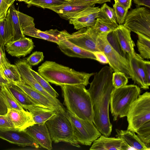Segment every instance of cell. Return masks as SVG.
I'll use <instances>...</instances> for the list:
<instances>
[{"instance_id":"6da1fadb","label":"cell","mask_w":150,"mask_h":150,"mask_svg":"<svg viewBox=\"0 0 150 150\" xmlns=\"http://www.w3.org/2000/svg\"><path fill=\"white\" fill-rule=\"evenodd\" d=\"M110 67L105 66L94 73L87 90L90 95L93 113V123L105 136L111 134L112 125L109 118V108L111 92L114 88L112 83L113 72Z\"/></svg>"},{"instance_id":"7a4b0ae2","label":"cell","mask_w":150,"mask_h":150,"mask_svg":"<svg viewBox=\"0 0 150 150\" xmlns=\"http://www.w3.org/2000/svg\"><path fill=\"white\" fill-rule=\"evenodd\" d=\"M38 72L49 83L60 86L83 84L87 86L94 73L77 71L55 62L46 61L39 67Z\"/></svg>"},{"instance_id":"3957f363","label":"cell","mask_w":150,"mask_h":150,"mask_svg":"<svg viewBox=\"0 0 150 150\" xmlns=\"http://www.w3.org/2000/svg\"><path fill=\"white\" fill-rule=\"evenodd\" d=\"M67 110L80 119L93 122V113L91 98L83 84L60 86Z\"/></svg>"},{"instance_id":"277c9868","label":"cell","mask_w":150,"mask_h":150,"mask_svg":"<svg viewBox=\"0 0 150 150\" xmlns=\"http://www.w3.org/2000/svg\"><path fill=\"white\" fill-rule=\"evenodd\" d=\"M140 88L134 84L126 85L112 90L111 94L110 111L114 121L127 116L130 107L137 98Z\"/></svg>"},{"instance_id":"5b68a950","label":"cell","mask_w":150,"mask_h":150,"mask_svg":"<svg viewBox=\"0 0 150 150\" xmlns=\"http://www.w3.org/2000/svg\"><path fill=\"white\" fill-rule=\"evenodd\" d=\"M45 124L52 141L55 143L63 142L80 147L74 139L72 125L66 110L57 112Z\"/></svg>"},{"instance_id":"8992f818","label":"cell","mask_w":150,"mask_h":150,"mask_svg":"<svg viewBox=\"0 0 150 150\" xmlns=\"http://www.w3.org/2000/svg\"><path fill=\"white\" fill-rule=\"evenodd\" d=\"M127 130L136 132L138 129L150 121V93L139 95L131 106L127 116Z\"/></svg>"},{"instance_id":"52a82bcc","label":"cell","mask_w":150,"mask_h":150,"mask_svg":"<svg viewBox=\"0 0 150 150\" xmlns=\"http://www.w3.org/2000/svg\"><path fill=\"white\" fill-rule=\"evenodd\" d=\"M108 33H99L96 40L97 49L105 53L114 71L123 72L128 79H132V73L128 59L121 55L109 44L107 39Z\"/></svg>"},{"instance_id":"ba28073f","label":"cell","mask_w":150,"mask_h":150,"mask_svg":"<svg viewBox=\"0 0 150 150\" xmlns=\"http://www.w3.org/2000/svg\"><path fill=\"white\" fill-rule=\"evenodd\" d=\"M66 111L72 125L74 139L79 144L91 146L101 135L92 122L80 119Z\"/></svg>"},{"instance_id":"9c48e42d","label":"cell","mask_w":150,"mask_h":150,"mask_svg":"<svg viewBox=\"0 0 150 150\" xmlns=\"http://www.w3.org/2000/svg\"><path fill=\"white\" fill-rule=\"evenodd\" d=\"M131 31L139 32L150 37V11L139 7L128 12L123 24Z\"/></svg>"},{"instance_id":"30bf717a","label":"cell","mask_w":150,"mask_h":150,"mask_svg":"<svg viewBox=\"0 0 150 150\" xmlns=\"http://www.w3.org/2000/svg\"><path fill=\"white\" fill-rule=\"evenodd\" d=\"M98 34L91 27L80 29L70 34L66 38L79 47L93 52L99 51L96 46V40Z\"/></svg>"},{"instance_id":"8fae6325","label":"cell","mask_w":150,"mask_h":150,"mask_svg":"<svg viewBox=\"0 0 150 150\" xmlns=\"http://www.w3.org/2000/svg\"><path fill=\"white\" fill-rule=\"evenodd\" d=\"M0 138L22 147L30 146L36 148L39 147L25 130H21L15 128L0 129Z\"/></svg>"},{"instance_id":"7c38bea8","label":"cell","mask_w":150,"mask_h":150,"mask_svg":"<svg viewBox=\"0 0 150 150\" xmlns=\"http://www.w3.org/2000/svg\"><path fill=\"white\" fill-rule=\"evenodd\" d=\"M100 10L94 4L83 10L69 20V24L72 25L76 30L93 26L98 17Z\"/></svg>"},{"instance_id":"4fadbf2b","label":"cell","mask_w":150,"mask_h":150,"mask_svg":"<svg viewBox=\"0 0 150 150\" xmlns=\"http://www.w3.org/2000/svg\"><path fill=\"white\" fill-rule=\"evenodd\" d=\"M20 72L23 81L25 84L39 92L50 100H53L54 97L45 90L39 84L33 76L30 71L31 66L26 60L18 61L15 63Z\"/></svg>"},{"instance_id":"5bb4252c","label":"cell","mask_w":150,"mask_h":150,"mask_svg":"<svg viewBox=\"0 0 150 150\" xmlns=\"http://www.w3.org/2000/svg\"><path fill=\"white\" fill-rule=\"evenodd\" d=\"M93 5L89 3L69 0L60 5L47 9L56 13L61 18L69 20L83 10Z\"/></svg>"},{"instance_id":"9a60e30c","label":"cell","mask_w":150,"mask_h":150,"mask_svg":"<svg viewBox=\"0 0 150 150\" xmlns=\"http://www.w3.org/2000/svg\"><path fill=\"white\" fill-rule=\"evenodd\" d=\"M25 130L40 146L48 150L52 149V141L45 123H35L29 126Z\"/></svg>"},{"instance_id":"2e32d148","label":"cell","mask_w":150,"mask_h":150,"mask_svg":"<svg viewBox=\"0 0 150 150\" xmlns=\"http://www.w3.org/2000/svg\"><path fill=\"white\" fill-rule=\"evenodd\" d=\"M129 65L132 73V79L134 83L137 84L140 88L149 89L144 72L143 61L139 54L136 53L132 57H128Z\"/></svg>"},{"instance_id":"e0dca14e","label":"cell","mask_w":150,"mask_h":150,"mask_svg":"<svg viewBox=\"0 0 150 150\" xmlns=\"http://www.w3.org/2000/svg\"><path fill=\"white\" fill-rule=\"evenodd\" d=\"M6 50L12 56L20 58L30 53L34 48L32 40L25 37L15 41H11L5 45Z\"/></svg>"},{"instance_id":"ac0fdd59","label":"cell","mask_w":150,"mask_h":150,"mask_svg":"<svg viewBox=\"0 0 150 150\" xmlns=\"http://www.w3.org/2000/svg\"><path fill=\"white\" fill-rule=\"evenodd\" d=\"M90 150H129L128 146L120 139L109 137L102 134L95 140Z\"/></svg>"},{"instance_id":"d6986e66","label":"cell","mask_w":150,"mask_h":150,"mask_svg":"<svg viewBox=\"0 0 150 150\" xmlns=\"http://www.w3.org/2000/svg\"><path fill=\"white\" fill-rule=\"evenodd\" d=\"M122 49L128 57L134 56L136 53L134 49V42L131 37V31L123 25H119L113 31Z\"/></svg>"},{"instance_id":"ffe728a7","label":"cell","mask_w":150,"mask_h":150,"mask_svg":"<svg viewBox=\"0 0 150 150\" xmlns=\"http://www.w3.org/2000/svg\"><path fill=\"white\" fill-rule=\"evenodd\" d=\"M6 114L16 129L25 130L35 124L31 113L24 109H8Z\"/></svg>"},{"instance_id":"44dd1931","label":"cell","mask_w":150,"mask_h":150,"mask_svg":"<svg viewBox=\"0 0 150 150\" xmlns=\"http://www.w3.org/2000/svg\"><path fill=\"white\" fill-rule=\"evenodd\" d=\"M57 44L61 51L68 56L89 58L96 60V57L93 52L79 47L66 38L61 40Z\"/></svg>"},{"instance_id":"7402d4cb","label":"cell","mask_w":150,"mask_h":150,"mask_svg":"<svg viewBox=\"0 0 150 150\" xmlns=\"http://www.w3.org/2000/svg\"><path fill=\"white\" fill-rule=\"evenodd\" d=\"M18 87L31 98L44 107L55 110L57 112L65 110L57 107L46 97L30 86L25 83L23 81L20 82H13Z\"/></svg>"},{"instance_id":"603a6c76","label":"cell","mask_w":150,"mask_h":150,"mask_svg":"<svg viewBox=\"0 0 150 150\" xmlns=\"http://www.w3.org/2000/svg\"><path fill=\"white\" fill-rule=\"evenodd\" d=\"M116 136L120 139L130 149L148 150L135 132L128 130L116 129Z\"/></svg>"},{"instance_id":"cb8c5ba5","label":"cell","mask_w":150,"mask_h":150,"mask_svg":"<svg viewBox=\"0 0 150 150\" xmlns=\"http://www.w3.org/2000/svg\"><path fill=\"white\" fill-rule=\"evenodd\" d=\"M6 85L11 92L24 109L28 110L34 106L45 107L31 98L22 89L12 82H10Z\"/></svg>"},{"instance_id":"d4e9b609","label":"cell","mask_w":150,"mask_h":150,"mask_svg":"<svg viewBox=\"0 0 150 150\" xmlns=\"http://www.w3.org/2000/svg\"><path fill=\"white\" fill-rule=\"evenodd\" d=\"M70 34L66 30L60 31L57 29H51L42 31L36 28L32 37L57 43L63 39L66 38Z\"/></svg>"},{"instance_id":"484cf974","label":"cell","mask_w":150,"mask_h":150,"mask_svg":"<svg viewBox=\"0 0 150 150\" xmlns=\"http://www.w3.org/2000/svg\"><path fill=\"white\" fill-rule=\"evenodd\" d=\"M17 11L14 5L13 4L8 9L6 17L12 30V41H15L25 37L21 29Z\"/></svg>"},{"instance_id":"4316f807","label":"cell","mask_w":150,"mask_h":150,"mask_svg":"<svg viewBox=\"0 0 150 150\" xmlns=\"http://www.w3.org/2000/svg\"><path fill=\"white\" fill-rule=\"evenodd\" d=\"M27 110L31 113L36 124L45 123L57 112L55 110L39 106H33Z\"/></svg>"},{"instance_id":"83f0119b","label":"cell","mask_w":150,"mask_h":150,"mask_svg":"<svg viewBox=\"0 0 150 150\" xmlns=\"http://www.w3.org/2000/svg\"><path fill=\"white\" fill-rule=\"evenodd\" d=\"M0 69L4 77L9 82L22 81L20 72L16 65L11 64L7 61L2 65Z\"/></svg>"},{"instance_id":"f1b7e54d","label":"cell","mask_w":150,"mask_h":150,"mask_svg":"<svg viewBox=\"0 0 150 150\" xmlns=\"http://www.w3.org/2000/svg\"><path fill=\"white\" fill-rule=\"evenodd\" d=\"M138 36L137 45L139 55L143 59L150 58V37L139 32H136Z\"/></svg>"},{"instance_id":"f546056e","label":"cell","mask_w":150,"mask_h":150,"mask_svg":"<svg viewBox=\"0 0 150 150\" xmlns=\"http://www.w3.org/2000/svg\"><path fill=\"white\" fill-rule=\"evenodd\" d=\"M12 32L10 25L7 19L0 20V45L5 49L4 46L8 42L12 40Z\"/></svg>"},{"instance_id":"4dcf8cb0","label":"cell","mask_w":150,"mask_h":150,"mask_svg":"<svg viewBox=\"0 0 150 150\" xmlns=\"http://www.w3.org/2000/svg\"><path fill=\"white\" fill-rule=\"evenodd\" d=\"M1 96L6 103L8 109H24L11 92L6 85H2Z\"/></svg>"},{"instance_id":"1f68e13d","label":"cell","mask_w":150,"mask_h":150,"mask_svg":"<svg viewBox=\"0 0 150 150\" xmlns=\"http://www.w3.org/2000/svg\"><path fill=\"white\" fill-rule=\"evenodd\" d=\"M22 31L27 35L30 31L35 27L33 18L18 11H17Z\"/></svg>"},{"instance_id":"d6a6232c","label":"cell","mask_w":150,"mask_h":150,"mask_svg":"<svg viewBox=\"0 0 150 150\" xmlns=\"http://www.w3.org/2000/svg\"><path fill=\"white\" fill-rule=\"evenodd\" d=\"M118 25L101 18H97L94 25L92 27L96 32L99 33L113 31Z\"/></svg>"},{"instance_id":"836d02e7","label":"cell","mask_w":150,"mask_h":150,"mask_svg":"<svg viewBox=\"0 0 150 150\" xmlns=\"http://www.w3.org/2000/svg\"><path fill=\"white\" fill-rule=\"evenodd\" d=\"M69 0H30L26 4L28 7L35 6L43 8H48L50 7L60 5Z\"/></svg>"},{"instance_id":"e575fe53","label":"cell","mask_w":150,"mask_h":150,"mask_svg":"<svg viewBox=\"0 0 150 150\" xmlns=\"http://www.w3.org/2000/svg\"><path fill=\"white\" fill-rule=\"evenodd\" d=\"M140 140L150 149V121L140 127L136 132Z\"/></svg>"},{"instance_id":"d590c367","label":"cell","mask_w":150,"mask_h":150,"mask_svg":"<svg viewBox=\"0 0 150 150\" xmlns=\"http://www.w3.org/2000/svg\"><path fill=\"white\" fill-rule=\"evenodd\" d=\"M98 18H101L118 25L116 21L113 8L108 6L106 3H104L100 8Z\"/></svg>"},{"instance_id":"8d00e7d4","label":"cell","mask_w":150,"mask_h":150,"mask_svg":"<svg viewBox=\"0 0 150 150\" xmlns=\"http://www.w3.org/2000/svg\"><path fill=\"white\" fill-rule=\"evenodd\" d=\"M30 71L33 76L45 90L55 98H57L59 96L58 93L51 86L49 82L38 72L33 70L32 68L30 69Z\"/></svg>"},{"instance_id":"74e56055","label":"cell","mask_w":150,"mask_h":150,"mask_svg":"<svg viewBox=\"0 0 150 150\" xmlns=\"http://www.w3.org/2000/svg\"><path fill=\"white\" fill-rule=\"evenodd\" d=\"M112 83L115 88H117L127 85L128 83V78L124 73L117 71L113 73Z\"/></svg>"},{"instance_id":"f35d334b","label":"cell","mask_w":150,"mask_h":150,"mask_svg":"<svg viewBox=\"0 0 150 150\" xmlns=\"http://www.w3.org/2000/svg\"><path fill=\"white\" fill-rule=\"evenodd\" d=\"M117 23L118 25H123L128 12V9L117 3H115L113 5Z\"/></svg>"},{"instance_id":"ab89813d","label":"cell","mask_w":150,"mask_h":150,"mask_svg":"<svg viewBox=\"0 0 150 150\" xmlns=\"http://www.w3.org/2000/svg\"><path fill=\"white\" fill-rule=\"evenodd\" d=\"M107 39L109 44L114 49L121 55L127 59V55L124 53L113 31L108 33Z\"/></svg>"},{"instance_id":"60d3db41","label":"cell","mask_w":150,"mask_h":150,"mask_svg":"<svg viewBox=\"0 0 150 150\" xmlns=\"http://www.w3.org/2000/svg\"><path fill=\"white\" fill-rule=\"evenodd\" d=\"M44 57L43 52L36 51L33 52L28 57L26 61L30 65L34 66L38 65L42 61Z\"/></svg>"},{"instance_id":"b9f144b4","label":"cell","mask_w":150,"mask_h":150,"mask_svg":"<svg viewBox=\"0 0 150 150\" xmlns=\"http://www.w3.org/2000/svg\"><path fill=\"white\" fill-rule=\"evenodd\" d=\"M16 0H0V20L5 18L10 7Z\"/></svg>"},{"instance_id":"7bdbcfd3","label":"cell","mask_w":150,"mask_h":150,"mask_svg":"<svg viewBox=\"0 0 150 150\" xmlns=\"http://www.w3.org/2000/svg\"><path fill=\"white\" fill-rule=\"evenodd\" d=\"M14 128V126L7 115H0V129H7Z\"/></svg>"},{"instance_id":"ee69618b","label":"cell","mask_w":150,"mask_h":150,"mask_svg":"<svg viewBox=\"0 0 150 150\" xmlns=\"http://www.w3.org/2000/svg\"><path fill=\"white\" fill-rule=\"evenodd\" d=\"M96 58V60L103 64L108 63V60L105 54L101 51H97L93 52Z\"/></svg>"},{"instance_id":"f6af8a7d","label":"cell","mask_w":150,"mask_h":150,"mask_svg":"<svg viewBox=\"0 0 150 150\" xmlns=\"http://www.w3.org/2000/svg\"><path fill=\"white\" fill-rule=\"evenodd\" d=\"M143 64L147 83L149 86L150 85V62L144 60Z\"/></svg>"},{"instance_id":"bcb514c9","label":"cell","mask_w":150,"mask_h":150,"mask_svg":"<svg viewBox=\"0 0 150 150\" xmlns=\"http://www.w3.org/2000/svg\"><path fill=\"white\" fill-rule=\"evenodd\" d=\"M8 108L4 99L0 96V115L6 114L7 112Z\"/></svg>"},{"instance_id":"7dc6e473","label":"cell","mask_w":150,"mask_h":150,"mask_svg":"<svg viewBox=\"0 0 150 150\" xmlns=\"http://www.w3.org/2000/svg\"><path fill=\"white\" fill-rule=\"evenodd\" d=\"M75 1L79 2L89 3L95 4H100L107 2H111V0H70Z\"/></svg>"},{"instance_id":"c3c4849f","label":"cell","mask_w":150,"mask_h":150,"mask_svg":"<svg viewBox=\"0 0 150 150\" xmlns=\"http://www.w3.org/2000/svg\"><path fill=\"white\" fill-rule=\"evenodd\" d=\"M132 2V0H118L115 3H117L128 10L131 7Z\"/></svg>"},{"instance_id":"681fc988","label":"cell","mask_w":150,"mask_h":150,"mask_svg":"<svg viewBox=\"0 0 150 150\" xmlns=\"http://www.w3.org/2000/svg\"><path fill=\"white\" fill-rule=\"evenodd\" d=\"M134 3L139 6H142L150 8V0H132Z\"/></svg>"},{"instance_id":"f907efd6","label":"cell","mask_w":150,"mask_h":150,"mask_svg":"<svg viewBox=\"0 0 150 150\" xmlns=\"http://www.w3.org/2000/svg\"><path fill=\"white\" fill-rule=\"evenodd\" d=\"M7 61L5 50L3 49L0 45V68L3 64Z\"/></svg>"},{"instance_id":"816d5d0a","label":"cell","mask_w":150,"mask_h":150,"mask_svg":"<svg viewBox=\"0 0 150 150\" xmlns=\"http://www.w3.org/2000/svg\"><path fill=\"white\" fill-rule=\"evenodd\" d=\"M9 82V81L3 77L0 76V84L2 85L3 84L6 85Z\"/></svg>"},{"instance_id":"f5cc1de1","label":"cell","mask_w":150,"mask_h":150,"mask_svg":"<svg viewBox=\"0 0 150 150\" xmlns=\"http://www.w3.org/2000/svg\"><path fill=\"white\" fill-rule=\"evenodd\" d=\"M17 0L19 1H23L25 3L27 4V3L29 2L30 0Z\"/></svg>"},{"instance_id":"db71d44e","label":"cell","mask_w":150,"mask_h":150,"mask_svg":"<svg viewBox=\"0 0 150 150\" xmlns=\"http://www.w3.org/2000/svg\"><path fill=\"white\" fill-rule=\"evenodd\" d=\"M0 76H2L3 77L4 76H3V74H2V72H1V69H0Z\"/></svg>"},{"instance_id":"11a10c76","label":"cell","mask_w":150,"mask_h":150,"mask_svg":"<svg viewBox=\"0 0 150 150\" xmlns=\"http://www.w3.org/2000/svg\"><path fill=\"white\" fill-rule=\"evenodd\" d=\"M2 87V85L0 84V96H1V90Z\"/></svg>"},{"instance_id":"9f6ffc18","label":"cell","mask_w":150,"mask_h":150,"mask_svg":"<svg viewBox=\"0 0 150 150\" xmlns=\"http://www.w3.org/2000/svg\"><path fill=\"white\" fill-rule=\"evenodd\" d=\"M118 0H114L115 3Z\"/></svg>"}]
</instances>
